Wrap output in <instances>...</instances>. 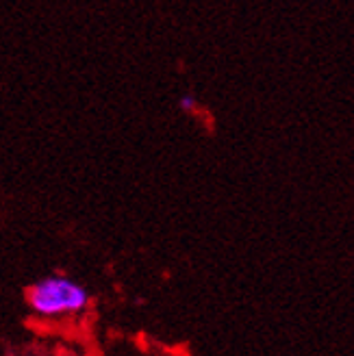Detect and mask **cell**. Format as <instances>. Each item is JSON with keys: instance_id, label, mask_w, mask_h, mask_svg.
<instances>
[{"instance_id": "6da1fadb", "label": "cell", "mask_w": 354, "mask_h": 356, "mask_svg": "<svg viewBox=\"0 0 354 356\" xmlns=\"http://www.w3.org/2000/svg\"><path fill=\"white\" fill-rule=\"evenodd\" d=\"M26 300L31 311L38 317L61 319L85 313L92 305V293L85 284L74 278L63 274H50L31 284L26 291Z\"/></svg>"}, {"instance_id": "7a4b0ae2", "label": "cell", "mask_w": 354, "mask_h": 356, "mask_svg": "<svg viewBox=\"0 0 354 356\" xmlns=\"http://www.w3.org/2000/svg\"><path fill=\"white\" fill-rule=\"evenodd\" d=\"M179 106H181L183 111L191 113V111H196L198 100H196V96H193L191 92H185V94H181V98H179Z\"/></svg>"}]
</instances>
